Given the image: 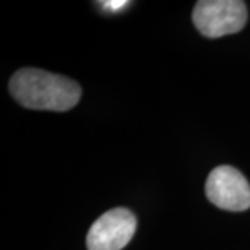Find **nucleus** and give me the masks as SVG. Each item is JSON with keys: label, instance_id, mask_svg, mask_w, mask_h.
<instances>
[{"label": "nucleus", "instance_id": "obj_2", "mask_svg": "<svg viewBox=\"0 0 250 250\" xmlns=\"http://www.w3.org/2000/svg\"><path fill=\"white\" fill-rule=\"evenodd\" d=\"M192 20L202 35L214 39L239 32L248 21V9L241 0H200Z\"/></svg>", "mask_w": 250, "mask_h": 250}, {"label": "nucleus", "instance_id": "obj_4", "mask_svg": "<svg viewBox=\"0 0 250 250\" xmlns=\"http://www.w3.org/2000/svg\"><path fill=\"white\" fill-rule=\"evenodd\" d=\"M136 231V217L124 207L102 214L92 224L86 246L88 250H121L129 243Z\"/></svg>", "mask_w": 250, "mask_h": 250}, {"label": "nucleus", "instance_id": "obj_5", "mask_svg": "<svg viewBox=\"0 0 250 250\" xmlns=\"http://www.w3.org/2000/svg\"><path fill=\"white\" fill-rule=\"evenodd\" d=\"M100 4H103V7L106 10L117 11V10L123 9L128 4L126 0H107V1H100Z\"/></svg>", "mask_w": 250, "mask_h": 250}, {"label": "nucleus", "instance_id": "obj_3", "mask_svg": "<svg viewBox=\"0 0 250 250\" xmlns=\"http://www.w3.org/2000/svg\"><path fill=\"white\" fill-rule=\"evenodd\" d=\"M207 199L228 211H243L250 207V184L241 171L231 166H220L206 181Z\"/></svg>", "mask_w": 250, "mask_h": 250}, {"label": "nucleus", "instance_id": "obj_1", "mask_svg": "<svg viewBox=\"0 0 250 250\" xmlns=\"http://www.w3.org/2000/svg\"><path fill=\"white\" fill-rule=\"evenodd\" d=\"M9 89L21 106L32 110L67 111L81 99L75 81L39 68L18 70L10 80Z\"/></svg>", "mask_w": 250, "mask_h": 250}]
</instances>
